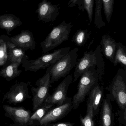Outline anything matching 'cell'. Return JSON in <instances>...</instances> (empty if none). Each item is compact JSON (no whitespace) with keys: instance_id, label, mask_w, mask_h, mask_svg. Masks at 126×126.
<instances>
[{"instance_id":"6da1fadb","label":"cell","mask_w":126,"mask_h":126,"mask_svg":"<svg viewBox=\"0 0 126 126\" xmlns=\"http://www.w3.org/2000/svg\"><path fill=\"white\" fill-rule=\"evenodd\" d=\"M100 45H98L94 51H86L83 57L77 61L74 72L72 82L77 81L86 70L91 67L95 66L99 75L100 82H103V78L105 73V66Z\"/></svg>"},{"instance_id":"7a4b0ae2","label":"cell","mask_w":126,"mask_h":126,"mask_svg":"<svg viewBox=\"0 0 126 126\" xmlns=\"http://www.w3.org/2000/svg\"><path fill=\"white\" fill-rule=\"evenodd\" d=\"M77 87V92L72 98V107L77 109L81 103L85 100L86 97L92 89L99 83V75L96 67L89 68L80 77Z\"/></svg>"},{"instance_id":"3957f363","label":"cell","mask_w":126,"mask_h":126,"mask_svg":"<svg viewBox=\"0 0 126 126\" xmlns=\"http://www.w3.org/2000/svg\"><path fill=\"white\" fill-rule=\"evenodd\" d=\"M70 49L69 47L58 49L52 53L44 54L36 60H28V57L25 55L21 62L22 66L25 69V71L34 72L48 68L65 56Z\"/></svg>"},{"instance_id":"277c9868","label":"cell","mask_w":126,"mask_h":126,"mask_svg":"<svg viewBox=\"0 0 126 126\" xmlns=\"http://www.w3.org/2000/svg\"><path fill=\"white\" fill-rule=\"evenodd\" d=\"M78 51V48H74L48 67L50 70L51 84L69 75L77 63Z\"/></svg>"},{"instance_id":"5b68a950","label":"cell","mask_w":126,"mask_h":126,"mask_svg":"<svg viewBox=\"0 0 126 126\" xmlns=\"http://www.w3.org/2000/svg\"><path fill=\"white\" fill-rule=\"evenodd\" d=\"M74 25L63 20L60 24L54 27L44 41L40 44L44 53H47L69 39L71 30Z\"/></svg>"},{"instance_id":"8992f818","label":"cell","mask_w":126,"mask_h":126,"mask_svg":"<svg viewBox=\"0 0 126 126\" xmlns=\"http://www.w3.org/2000/svg\"><path fill=\"white\" fill-rule=\"evenodd\" d=\"M107 89L111 100L116 101L120 109H126V70L119 69Z\"/></svg>"},{"instance_id":"52a82bcc","label":"cell","mask_w":126,"mask_h":126,"mask_svg":"<svg viewBox=\"0 0 126 126\" xmlns=\"http://www.w3.org/2000/svg\"><path fill=\"white\" fill-rule=\"evenodd\" d=\"M50 80V70L48 67L43 76L36 83L37 87H32L31 92L33 96L32 109L34 111L45 102L49 95L50 88L51 86Z\"/></svg>"},{"instance_id":"ba28073f","label":"cell","mask_w":126,"mask_h":126,"mask_svg":"<svg viewBox=\"0 0 126 126\" xmlns=\"http://www.w3.org/2000/svg\"><path fill=\"white\" fill-rule=\"evenodd\" d=\"M72 109V98L67 97L62 105L50 110L41 120L37 126H44L61 120L66 117Z\"/></svg>"},{"instance_id":"9c48e42d","label":"cell","mask_w":126,"mask_h":126,"mask_svg":"<svg viewBox=\"0 0 126 126\" xmlns=\"http://www.w3.org/2000/svg\"><path fill=\"white\" fill-rule=\"evenodd\" d=\"M4 115L10 118L13 122L10 126H29L32 112L23 107H14L7 105L3 106Z\"/></svg>"},{"instance_id":"30bf717a","label":"cell","mask_w":126,"mask_h":126,"mask_svg":"<svg viewBox=\"0 0 126 126\" xmlns=\"http://www.w3.org/2000/svg\"><path fill=\"white\" fill-rule=\"evenodd\" d=\"M29 95V89L26 83H17L10 87L9 90L4 95L2 103L6 101L11 104L16 105L21 103L27 98H31Z\"/></svg>"},{"instance_id":"8fae6325","label":"cell","mask_w":126,"mask_h":126,"mask_svg":"<svg viewBox=\"0 0 126 126\" xmlns=\"http://www.w3.org/2000/svg\"><path fill=\"white\" fill-rule=\"evenodd\" d=\"M72 75H68L58 86L51 95H49L45 102L54 106H61L66 100L69 86L72 82Z\"/></svg>"},{"instance_id":"7c38bea8","label":"cell","mask_w":126,"mask_h":126,"mask_svg":"<svg viewBox=\"0 0 126 126\" xmlns=\"http://www.w3.org/2000/svg\"><path fill=\"white\" fill-rule=\"evenodd\" d=\"M36 12L39 20L48 23L56 20L59 14V9L50 1L42 0L38 4Z\"/></svg>"},{"instance_id":"4fadbf2b","label":"cell","mask_w":126,"mask_h":126,"mask_svg":"<svg viewBox=\"0 0 126 126\" xmlns=\"http://www.w3.org/2000/svg\"><path fill=\"white\" fill-rule=\"evenodd\" d=\"M11 42L17 47L24 51L35 48L36 43L33 34L28 30H22L17 35L10 38Z\"/></svg>"},{"instance_id":"5bb4252c","label":"cell","mask_w":126,"mask_h":126,"mask_svg":"<svg viewBox=\"0 0 126 126\" xmlns=\"http://www.w3.org/2000/svg\"><path fill=\"white\" fill-rule=\"evenodd\" d=\"M104 87L98 83L92 89L89 94L87 107L91 108L95 116L99 112V109L103 97Z\"/></svg>"},{"instance_id":"9a60e30c","label":"cell","mask_w":126,"mask_h":126,"mask_svg":"<svg viewBox=\"0 0 126 126\" xmlns=\"http://www.w3.org/2000/svg\"><path fill=\"white\" fill-rule=\"evenodd\" d=\"M109 94L103 100L100 117V126H113L114 114Z\"/></svg>"},{"instance_id":"2e32d148","label":"cell","mask_w":126,"mask_h":126,"mask_svg":"<svg viewBox=\"0 0 126 126\" xmlns=\"http://www.w3.org/2000/svg\"><path fill=\"white\" fill-rule=\"evenodd\" d=\"M117 43L109 35L105 34L102 37L100 46L103 55L112 63H114Z\"/></svg>"},{"instance_id":"e0dca14e","label":"cell","mask_w":126,"mask_h":126,"mask_svg":"<svg viewBox=\"0 0 126 126\" xmlns=\"http://www.w3.org/2000/svg\"><path fill=\"white\" fill-rule=\"evenodd\" d=\"M21 24L22 22L20 18L13 14L0 16V28L6 31L8 34Z\"/></svg>"},{"instance_id":"ac0fdd59","label":"cell","mask_w":126,"mask_h":126,"mask_svg":"<svg viewBox=\"0 0 126 126\" xmlns=\"http://www.w3.org/2000/svg\"><path fill=\"white\" fill-rule=\"evenodd\" d=\"M53 106L52 104L44 102L31 115L28 124L29 126H37L41 120Z\"/></svg>"},{"instance_id":"d6986e66","label":"cell","mask_w":126,"mask_h":126,"mask_svg":"<svg viewBox=\"0 0 126 126\" xmlns=\"http://www.w3.org/2000/svg\"><path fill=\"white\" fill-rule=\"evenodd\" d=\"M21 62L10 63L0 71V76L4 78L7 81L15 78L20 75L22 70L18 69Z\"/></svg>"},{"instance_id":"ffe728a7","label":"cell","mask_w":126,"mask_h":126,"mask_svg":"<svg viewBox=\"0 0 126 126\" xmlns=\"http://www.w3.org/2000/svg\"><path fill=\"white\" fill-rule=\"evenodd\" d=\"M8 60L11 63L17 62H22L25 56V51L22 49L16 46L9 41L8 43Z\"/></svg>"},{"instance_id":"44dd1931","label":"cell","mask_w":126,"mask_h":126,"mask_svg":"<svg viewBox=\"0 0 126 126\" xmlns=\"http://www.w3.org/2000/svg\"><path fill=\"white\" fill-rule=\"evenodd\" d=\"M114 66H116L118 64H120L126 70V47L121 43H117L114 59Z\"/></svg>"},{"instance_id":"7402d4cb","label":"cell","mask_w":126,"mask_h":126,"mask_svg":"<svg viewBox=\"0 0 126 126\" xmlns=\"http://www.w3.org/2000/svg\"><path fill=\"white\" fill-rule=\"evenodd\" d=\"M91 32L88 29H80L77 31L72 37V41L80 47L84 46L90 37Z\"/></svg>"},{"instance_id":"603a6c76","label":"cell","mask_w":126,"mask_h":126,"mask_svg":"<svg viewBox=\"0 0 126 126\" xmlns=\"http://www.w3.org/2000/svg\"><path fill=\"white\" fill-rule=\"evenodd\" d=\"M10 40L8 36H0V66L5 64L8 60V43Z\"/></svg>"},{"instance_id":"cb8c5ba5","label":"cell","mask_w":126,"mask_h":126,"mask_svg":"<svg viewBox=\"0 0 126 126\" xmlns=\"http://www.w3.org/2000/svg\"><path fill=\"white\" fill-rule=\"evenodd\" d=\"M95 7L94 23L97 28L101 29L106 26V23L102 18L101 9L103 6L102 0H95Z\"/></svg>"},{"instance_id":"d4e9b609","label":"cell","mask_w":126,"mask_h":126,"mask_svg":"<svg viewBox=\"0 0 126 126\" xmlns=\"http://www.w3.org/2000/svg\"><path fill=\"white\" fill-rule=\"evenodd\" d=\"M94 115L91 108L87 107V113L85 117L80 116V121L82 126H95L94 120Z\"/></svg>"},{"instance_id":"484cf974","label":"cell","mask_w":126,"mask_h":126,"mask_svg":"<svg viewBox=\"0 0 126 126\" xmlns=\"http://www.w3.org/2000/svg\"><path fill=\"white\" fill-rule=\"evenodd\" d=\"M104 14L108 23L111 21L114 9V0H102Z\"/></svg>"},{"instance_id":"4316f807","label":"cell","mask_w":126,"mask_h":126,"mask_svg":"<svg viewBox=\"0 0 126 126\" xmlns=\"http://www.w3.org/2000/svg\"><path fill=\"white\" fill-rule=\"evenodd\" d=\"M94 0H84V9L87 12L90 23L92 21Z\"/></svg>"},{"instance_id":"83f0119b","label":"cell","mask_w":126,"mask_h":126,"mask_svg":"<svg viewBox=\"0 0 126 126\" xmlns=\"http://www.w3.org/2000/svg\"><path fill=\"white\" fill-rule=\"evenodd\" d=\"M77 5L79 9L83 12H84V0H69L68 6L69 7H72L76 6Z\"/></svg>"},{"instance_id":"f1b7e54d","label":"cell","mask_w":126,"mask_h":126,"mask_svg":"<svg viewBox=\"0 0 126 126\" xmlns=\"http://www.w3.org/2000/svg\"><path fill=\"white\" fill-rule=\"evenodd\" d=\"M119 118L118 121L121 125L126 126V108L124 109L120 110L118 111Z\"/></svg>"},{"instance_id":"f546056e","label":"cell","mask_w":126,"mask_h":126,"mask_svg":"<svg viewBox=\"0 0 126 126\" xmlns=\"http://www.w3.org/2000/svg\"><path fill=\"white\" fill-rule=\"evenodd\" d=\"M44 126H74V124L72 123L66 122V123H57L49 124Z\"/></svg>"},{"instance_id":"4dcf8cb0","label":"cell","mask_w":126,"mask_h":126,"mask_svg":"<svg viewBox=\"0 0 126 126\" xmlns=\"http://www.w3.org/2000/svg\"></svg>"}]
</instances>
